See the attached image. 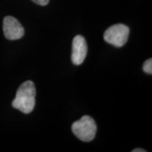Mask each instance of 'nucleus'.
Masks as SVG:
<instances>
[{"instance_id":"6e6552de","label":"nucleus","mask_w":152,"mask_h":152,"mask_svg":"<svg viewBox=\"0 0 152 152\" xmlns=\"http://www.w3.org/2000/svg\"><path fill=\"white\" fill-rule=\"evenodd\" d=\"M132 152H146L147 151L143 149H140V148H139V149H135L132 150Z\"/></svg>"},{"instance_id":"0eeeda50","label":"nucleus","mask_w":152,"mask_h":152,"mask_svg":"<svg viewBox=\"0 0 152 152\" xmlns=\"http://www.w3.org/2000/svg\"><path fill=\"white\" fill-rule=\"evenodd\" d=\"M33 2H35V4H37L38 5L40 6H45L47 4H48L49 0H32Z\"/></svg>"},{"instance_id":"f257e3e1","label":"nucleus","mask_w":152,"mask_h":152,"mask_svg":"<svg viewBox=\"0 0 152 152\" xmlns=\"http://www.w3.org/2000/svg\"><path fill=\"white\" fill-rule=\"evenodd\" d=\"M35 96L36 90L33 82H24L17 90L12 106L23 113H31L35 106Z\"/></svg>"},{"instance_id":"39448f33","label":"nucleus","mask_w":152,"mask_h":152,"mask_svg":"<svg viewBox=\"0 0 152 152\" xmlns=\"http://www.w3.org/2000/svg\"><path fill=\"white\" fill-rule=\"evenodd\" d=\"M87 54L86 40L82 35H76L72 44L71 61L74 65L79 66L84 61Z\"/></svg>"},{"instance_id":"423d86ee","label":"nucleus","mask_w":152,"mask_h":152,"mask_svg":"<svg viewBox=\"0 0 152 152\" xmlns=\"http://www.w3.org/2000/svg\"><path fill=\"white\" fill-rule=\"evenodd\" d=\"M142 69H143L144 72L146 73L152 74V58H149L144 63L143 66H142Z\"/></svg>"},{"instance_id":"20e7f679","label":"nucleus","mask_w":152,"mask_h":152,"mask_svg":"<svg viewBox=\"0 0 152 152\" xmlns=\"http://www.w3.org/2000/svg\"><path fill=\"white\" fill-rule=\"evenodd\" d=\"M3 30L5 37L9 40L20 39L25 30L20 22L13 16H6L3 20Z\"/></svg>"},{"instance_id":"7ed1b4c3","label":"nucleus","mask_w":152,"mask_h":152,"mask_svg":"<svg viewBox=\"0 0 152 152\" xmlns=\"http://www.w3.org/2000/svg\"><path fill=\"white\" fill-rule=\"evenodd\" d=\"M130 29L124 24H115L106 30L104 39L116 47L124 46L128 39Z\"/></svg>"},{"instance_id":"f03ea898","label":"nucleus","mask_w":152,"mask_h":152,"mask_svg":"<svg viewBox=\"0 0 152 152\" xmlns=\"http://www.w3.org/2000/svg\"><path fill=\"white\" fill-rule=\"evenodd\" d=\"M72 131L79 140L85 142L93 140L96 135L97 127L94 120L90 115H84L72 125Z\"/></svg>"}]
</instances>
